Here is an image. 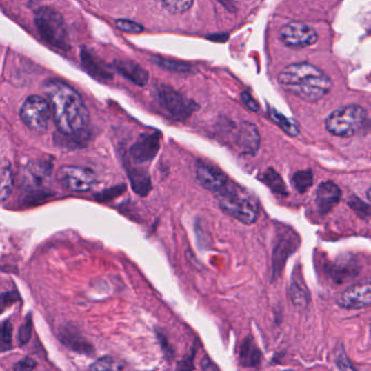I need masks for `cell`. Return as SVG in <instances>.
Listing matches in <instances>:
<instances>
[{
    "label": "cell",
    "mask_w": 371,
    "mask_h": 371,
    "mask_svg": "<svg viewBox=\"0 0 371 371\" xmlns=\"http://www.w3.org/2000/svg\"><path fill=\"white\" fill-rule=\"evenodd\" d=\"M45 95L52 109V118L62 134L78 135L88 128L90 114L80 94L62 81H48Z\"/></svg>",
    "instance_id": "6da1fadb"
},
{
    "label": "cell",
    "mask_w": 371,
    "mask_h": 371,
    "mask_svg": "<svg viewBox=\"0 0 371 371\" xmlns=\"http://www.w3.org/2000/svg\"><path fill=\"white\" fill-rule=\"evenodd\" d=\"M278 81L286 92L310 103L325 97L332 88V81L323 70L308 62L288 66L279 74Z\"/></svg>",
    "instance_id": "7a4b0ae2"
},
{
    "label": "cell",
    "mask_w": 371,
    "mask_h": 371,
    "mask_svg": "<svg viewBox=\"0 0 371 371\" xmlns=\"http://www.w3.org/2000/svg\"><path fill=\"white\" fill-rule=\"evenodd\" d=\"M217 197L222 212L242 222L243 225H253L257 221L259 212L257 199L253 194L237 186L233 181Z\"/></svg>",
    "instance_id": "3957f363"
},
{
    "label": "cell",
    "mask_w": 371,
    "mask_h": 371,
    "mask_svg": "<svg viewBox=\"0 0 371 371\" xmlns=\"http://www.w3.org/2000/svg\"><path fill=\"white\" fill-rule=\"evenodd\" d=\"M367 119V111L359 105H348L331 112L325 120V129L339 137H350L361 131Z\"/></svg>",
    "instance_id": "277c9868"
},
{
    "label": "cell",
    "mask_w": 371,
    "mask_h": 371,
    "mask_svg": "<svg viewBox=\"0 0 371 371\" xmlns=\"http://www.w3.org/2000/svg\"><path fill=\"white\" fill-rule=\"evenodd\" d=\"M35 24L43 39L57 47L68 50L70 47L67 26L61 14L50 7H41L35 12Z\"/></svg>",
    "instance_id": "5b68a950"
},
{
    "label": "cell",
    "mask_w": 371,
    "mask_h": 371,
    "mask_svg": "<svg viewBox=\"0 0 371 371\" xmlns=\"http://www.w3.org/2000/svg\"><path fill=\"white\" fill-rule=\"evenodd\" d=\"M20 117L26 128L41 134L48 129L52 117V109L45 98L30 96L21 107Z\"/></svg>",
    "instance_id": "8992f818"
},
{
    "label": "cell",
    "mask_w": 371,
    "mask_h": 371,
    "mask_svg": "<svg viewBox=\"0 0 371 371\" xmlns=\"http://www.w3.org/2000/svg\"><path fill=\"white\" fill-rule=\"evenodd\" d=\"M156 99L160 106L167 111V114L178 121H184L199 108V105L184 97L170 86H160L157 88Z\"/></svg>",
    "instance_id": "52a82bcc"
},
{
    "label": "cell",
    "mask_w": 371,
    "mask_h": 371,
    "mask_svg": "<svg viewBox=\"0 0 371 371\" xmlns=\"http://www.w3.org/2000/svg\"><path fill=\"white\" fill-rule=\"evenodd\" d=\"M57 180L68 191L74 193L90 191L97 182L93 171L78 166H63L60 168L57 172Z\"/></svg>",
    "instance_id": "ba28073f"
},
{
    "label": "cell",
    "mask_w": 371,
    "mask_h": 371,
    "mask_svg": "<svg viewBox=\"0 0 371 371\" xmlns=\"http://www.w3.org/2000/svg\"><path fill=\"white\" fill-rule=\"evenodd\" d=\"M280 39L286 46L292 48H305L318 41V34L312 26L293 21L285 24L280 31Z\"/></svg>",
    "instance_id": "9c48e42d"
},
{
    "label": "cell",
    "mask_w": 371,
    "mask_h": 371,
    "mask_svg": "<svg viewBox=\"0 0 371 371\" xmlns=\"http://www.w3.org/2000/svg\"><path fill=\"white\" fill-rule=\"evenodd\" d=\"M299 246V237L291 229L284 227L283 230L280 231V234L277 239L276 246H274V259H272L274 278L280 277L286 259L297 250Z\"/></svg>",
    "instance_id": "30bf717a"
},
{
    "label": "cell",
    "mask_w": 371,
    "mask_h": 371,
    "mask_svg": "<svg viewBox=\"0 0 371 371\" xmlns=\"http://www.w3.org/2000/svg\"><path fill=\"white\" fill-rule=\"evenodd\" d=\"M196 179L205 190L219 195L231 184L232 181L219 168L208 163H199L196 165Z\"/></svg>",
    "instance_id": "8fae6325"
},
{
    "label": "cell",
    "mask_w": 371,
    "mask_h": 371,
    "mask_svg": "<svg viewBox=\"0 0 371 371\" xmlns=\"http://www.w3.org/2000/svg\"><path fill=\"white\" fill-rule=\"evenodd\" d=\"M371 304L370 282L369 280L353 284L341 294L338 305L344 310H363Z\"/></svg>",
    "instance_id": "7c38bea8"
},
{
    "label": "cell",
    "mask_w": 371,
    "mask_h": 371,
    "mask_svg": "<svg viewBox=\"0 0 371 371\" xmlns=\"http://www.w3.org/2000/svg\"><path fill=\"white\" fill-rule=\"evenodd\" d=\"M160 148V134L157 132L144 133L132 145L130 150L133 161L137 163H146L152 161L157 155Z\"/></svg>",
    "instance_id": "4fadbf2b"
},
{
    "label": "cell",
    "mask_w": 371,
    "mask_h": 371,
    "mask_svg": "<svg viewBox=\"0 0 371 371\" xmlns=\"http://www.w3.org/2000/svg\"><path fill=\"white\" fill-rule=\"evenodd\" d=\"M234 144L243 154L255 156L261 147V135L255 124L242 122L235 131Z\"/></svg>",
    "instance_id": "5bb4252c"
},
{
    "label": "cell",
    "mask_w": 371,
    "mask_h": 371,
    "mask_svg": "<svg viewBox=\"0 0 371 371\" xmlns=\"http://www.w3.org/2000/svg\"><path fill=\"white\" fill-rule=\"evenodd\" d=\"M341 188L334 182L327 181L318 186L316 191V207L320 214H327L339 204L341 199Z\"/></svg>",
    "instance_id": "9a60e30c"
},
{
    "label": "cell",
    "mask_w": 371,
    "mask_h": 371,
    "mask_svg": "<svg viewBox=\"0 0 371 371\" xmlns=\"http://www.w3.org/2000/svg\"><path fill=\"white\" fill-rule=\"evenodd\" d=\"M114 68L120 74L123 75L124 78L134 83L135 86H145L148 82L150 78L148 72L141 66L137 65V62L130 60H116Z\"/></svg>",
    "instance_id": "2e32d148"
},
{
    "label": "cell",
    "mask_w": 371,
    "mask_h": 371,
    "mask_svg": "<svg viewBox=\"0 0 371 371\" xmlns=\"http://www.w3.org/2000/svg\"><path fill=\"white\" fill-rule=\"evenodd\" d=\"M290 297H291L292 303L299 308H304L310 302V294H308L299 265H297V270L294 271V274H292Z\"/></svg>",
    "instance_id": "e0dca14e"
},
{
    "label": "cell",
    "mask_w": 371,
    "mask_h": 371,
    "mask_svg": "<svg viewBox=\"0 0 371 371\" xmlns=\"http://www.w3.org/2000/svg\"><path fill=\"white\" fill-rule=\"evenodd\" d=\"M81 59H82L83 66L88 70V72L98 79H110L111 74L109 73L107 68L103 67L97 58L94 57L92 52L83 49L81 52Z\"/></svg>",
    "instance_id": "ac0fdd59"
},
{
    "label": "cell",
    "mask_w": 371,
    "mask_h": 371,
    "mask_svg": "<svg viewBox=\"0 0 371 371\" xmlns=\"http://www.w3.org/2000/svg\"><path fill=\"white\" fill-rule=\"evenodd\" d=\"M240 359L242 365L248 367L257 366L261 363V351L250 339L245 341L241 346Z\"/></svg>",
    "instance_id": "d6986e66"
},
{
    "label": "cell",
    "mask_w": 371,
    "mask_h": 371,
    "mask_svg": "<svg viewBox=\"0 0 371 371\" xmlns=\"http://www.w3.org/2000/svg\"><path fill=\"white\" fill-rule=\"evenodd\" d=\"M12 169L8 163H0V203L10 196L13 190Z\"/></svg>",
    "instance_id": "ffe728a7"
},
{
    "label": "cell",
    "mask_w": 371,
    "mask_h": 371,
    "mask_svg": "<svg viewBox=\"0 0 371 371\" xmlns=\"http://www.w3.org/2000/svg\"><path fill=\"white\" fill-rule=\"evenodd\" d=\"M268 114L269 118H270L271 120L280 128V129L283 130L286 134L290 135V137H297V135H299V127H297V124L295 123L293 120L286 118L285 116L280 114L276 109L271 108V107H269L268 108Z\"/></svg>",
    "instance_id": "44dd1931"
},
{
    "label": "cell",
    "mask_w": 371,
    "mask_h": 371,
    "mask_svg": "<svg viewBox=\"0 0 371 371\" xmlns=\"http://www.w3.org/2000/svg\"><path fill=\"white\" fill-rule=\"evenodd\" d=\"M129 176L133 190L137 194L145 196L150 193L152 190V182H150V176L145 171L131 170Z\"/></svg>",
    "instance_id": "7402d4cb"
},
{
    "label": "cell",
    "mask_w": 371,
    "mask_h": 371,
    "mask_svg": "<svg viewBox=\"0 0 371 371\" xmlns=\"http://www.w3.org/2000/svg\"><path fill=\"white\" fill-rule=\"evenodd\" d=\"M263 182L265 186L270 188L274 193L279 195H288V188H286L284 181L282 180L281 176L277 172L272 168H269L268 170L263 173Z\"/></svg>",
    "instance_id": "603a6c76"
},
{
    "label": "cell",
    "mask_w": 371,
    "mask_h": 371,
    "mask_svg": "<svg viewBox=\"0 0 371 371\" xmlns=\"http://www.w3.org/2000/svg\"><path fill=\"white\" fill-rule=\"evenodd\" d=\"M292 183L299 193H305L314 183V174L310 169L304 171H297L292 177Z\"/></svg>",
    "instance_id": "cb8c5ba5"
},
{
    "label": "cell",
    "mask_w": 371,
    "mask_h": 371,
    "mask_svg": "<svg viewBox=\"0 0 371 371\" xmlns=\"http://www.w3.org/2000/svg\"><path fill=\"white\" fill-rule=\"evenodd\" d=\"M163 7L169 12L181 14L190 10L193 6L194 0H160Z\"/></svg>",
    "instance_id": "d4e9b609"
},
{
    "label": "cell",
    "mask_w": 371,
    "mask_h": 371,
    "mask_svg": "<svg viewBox=\"0 0 371 371\" xmlns=\"http://www.w3.org/2000/svg\"><path fill=\"white\" fill-rule=\"evenodd\" d=\"M12 346V325L9 321L0 323V351H7Z\"/></svg>",
    "instance_id": "484cf974"
},
{
    "label": "cell",
    "mask_w": 371,
    "mask_h": 371,
    "mask_svg": "<svg viewBox=\"0 0 371 371\" xmlns=\"http://www.w3.org/2000/svg\"><path fill=\"white\" fill-rule=\"evenodd\" d=\"M123 368V365L112 357L99 359L90 366L92 370H122Z\"/></svg>",
    "instance_id": "4316f807"
},
{
    "label": "cell",
    "mask_w": 371,
    "mask_h": 371,
    "mask_svg": "<svg viewBox=\"0 0 371 371\" xmlns=\"http://www.w3.org/2000/svg\"><path fill=\"white\" fill-rule=\"evenodd\" d=\"M348 206L351 207L354 212L361 218H368L369 214H370V207L365 204L356 195L351 196V199L348 201Z\"/></svg>",
    "instance_id": "83f0119b"
},
{
    "label": "cell",
    "mask_w": 371,
    "mask_h": 371,
    "mask_svg": "<svg viewBox=\"0 0 371 371\" xmlns=\"http://www.w3.org/2000/svg\"><path fill=\"white\" fill-rule=\"evenodd\" d=\"M116 26H118V29L127 33L139 34L144 31V26L137 23L134 21L126 20V19L116 21Z\"/></svg>",
    "instance_id": "f1b7e54d"
},
{
    "label": "cell",
    "mask_w": 371,
    "mask_h": 371,
    "mask_svg": "<svg viewBox=\"0 0 371 371\" xmlns=\"http://www.w3.org/2000/svg\"><path fill=\"white\" fill-rule=\"evenodd\" d=\"M154 61L160 67L170 69L172 71H178V72H188V70L190 69V67L186 63H179V62L170 61V60L163 59V58H154Z\"/></svg>",
    "instance_id": "f546056e"
},
{
    "label": "cell",
    "mask_w": 371,
    "mask_h": 371,
    "mask_svg": "<svg viewBox=\"0 0 371 371\" xmlns=\"http://www.w3.org/2000/svg\"><path fill=\"white\" fill-rule=\"evenodd\" d=\"M242 101L245 103V106L248 107L250 110L252 111H258L259 110V106H258L257 101L254 99L252 96L248 93L242 94Z\"/></svg>",
    "instance_id": "4dcf8cb0"
},
{
    "label": "cell",
    "mask_w": 371,
    "mask_h": 371,
    "mask_svg": "<svg viewBox=\"0 0 371 371\" xmlns=\"http://www.w3.org/2000/svg\"><path fill=\"white\" fill-rule=\"evenodd\" d=\"M35 365L37 363H35V361H32L31 359H26L18 363L14 369H17V370H30V369H33Z\"/></svg>",
    "instance_id": "1f68e13d"
},
{
    "label": "cell",
    "mask_w": 371,
    "mask_h": 371,
    "mask_svg": "<svg viewBox=\"0 0 371 371\" xmlns=\"http://www.w3.org/2000/svg\"><path fill=\"white\" fill-rule=\"evenodd\" d=\"M30 323H31V321H30L29 325H28V321H26V325L22 327V330H21L20 340L22 344L26 343V341H29L30 332H31V325Z\"/></svg>",
    "instance_id": "d6a6232c"
},
{
    "label": "cell",
    "mask_w": 371,
    "mask_h": 371,
    "mask_svg": "<svg viewBox=\"0 0 371 371\" xmlns=\"http://www.w3.org/2000/svg\"><path fill=\"white\" fill-rule=\"evenodd\" d=\"M201 367H203V369L204 370H214V369H218V367L214 366V365H212V361H207L206 363H203V365H201Z\"/></svg>",
    "instance_id": "836d02e7"
}]
</instances>
